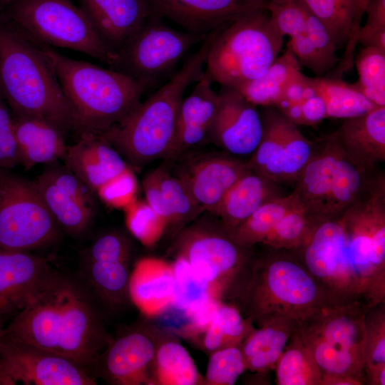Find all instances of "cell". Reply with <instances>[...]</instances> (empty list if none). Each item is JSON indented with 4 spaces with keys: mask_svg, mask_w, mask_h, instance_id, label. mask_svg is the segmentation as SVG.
<instances>
[{
    "mask_svg": "<svg viewBox=\"0 0 385 385\" xmlns=\"http://www.w3.org/2000/svg\"><path fill=\"white\" fill-rule=\"evenodd\" d=\"M292 251L321 288L326 304L371 309L384 302V173H376L352 205L317 225Z\"/></svg>",
    "mask_w": 385,
    "mask_h": 385,
    "instance_id": "6da1fadb",
    "label": "cell"
},
{
    "mask_svg": "<svg viewBox=\"0 0 385 385\" xmlns=\"http://www.w3.org/2000/svg\"><path fill=\"white\" fill-rule=\"evenodd\" d=\"M96 298L81 278L55 271L4 327V337L91 367L112 341Z\"/></svg>",
    "mask_w": 385,
    "mask_h": 385,
    "instance_id": "7a4b0ae2",
    "label": "cell"
},
{
    "mask_svg": "<svg viewBox=\"0 0 385 385\" xmlns=\"http://www.w3.org/2000/svg\"><path fill=\"white\" fill-rule=\"evenodd\" d=\"M267 247L252 253L227 295L258 326L277 317L300 322L326 304L323 292L293 251Z\"/></svg>",
    "mask_w": 385,
    "mask_h": 385,
    "instance_id": "3957f363",
    "label": "cell"
},
{
    "mask_svg": "<svg viewBox=\"0 0 385 385\" xmlns=\"http://www.w3.org/2000/svg\"><path fill=\"white\" fill-rule=\"evenodd\" d=\"M0 93L12 114L46 120L64 135L75 118L41 43L0 18Z\"/></svg>",
    "mask_w": 385,
    "mask_h": 385,
    "instance_id": "277c9868",
    "label": "cell"
},
{
    "mask_svg": "<svg viewBox=\"0 0 385 385\" xmlns=\"http://www.w3.org/2000/svg\"><path fill=\"white\" fill-rule=\"evenodd\" d=\"M219 29L207 35L199 49L166 83L140 101L120 122L99 133L133 169L165 158L173 140L183 93L204 76L207 56Z\"/></svg>",
    "mask_w": 385,
    "mask_h": 385,
    "instance_id": "5b68a950",
    "label": "cell"
},
{
    "mask_svg": "<svg viewBox=\"0 0 385 385\" xmlns=\"http://www.w3.org/2000/svg\"><path fill=\"white\" fill-rule=\"evenodd\" d=\"M75 118V129L102 133L130 113L145 91L133 78L66 56L42 44Z\"/></svg>",
    "mask_w": 385,
    "mask_h": 385,
    "instance_id": "8992f818",
    "label": "cell"
},
{
    "mask_svg": "<svg viewBox=\"0 0 385 385\" xmlns=\"http://www.w3.org/2000/svg\"><path fill=\"white\" fill-rule=\"evenodd\" d=\"M361 305L325 304L298 322L295 333L310 351L322 385L365 384L366 316Z\"/></svg>",
    "mask_w": 385,
    "mask_h": 385,
    "instance_id": "52a82bcc",
    "label": "cell"
},
{
    "mask_svg": "<svg viewBox=\"0 0 385 385\" xmlns=\"http://www.w3.org/2000/svg\"><path fill=\"white\" fill-rule=\"evenodd\" d=\"M376 172L354 163L334 132L314 142L312 154L292 194L297 207L317 225L337 217L352 205Z\"/></svg>",
    "mask_w": 385,
    "mask_h": 385,
    "instance_id": "ba28073f",
    "label": "cell"
},
{
    "mask_svg": "<svg viewBox=\"0 0 385 385\" xmlns=\"http://www.w3.org/2000/svg\"><path fill=\"white\" fill-rule=\"evenodd\" d=\"M264 10H250L217 34L205 61L212 82L237 89L261 76L278 57L284 36Z\"/></svg>",
    "mask_w": 385,
    "mask_h": 385,
    "instance_id": "9c48e42d",
    "label": "cell"
},
{
    "mask_svg": "<svg viewBox=\"0 0 385 385\" xmlns=\"http://www.w3.org/2000/svg\"><path fill=\"white\" fill-rule=\"evenodd\" d=\"M4 16L40 43L83 53L109 67L116 61L73 0H9Z\"/></svg>",
    "mask_w": 385,
    "mask_h": 385,
    "instance_id": "30bf717a",
    "label": "cell"
},
{
    "mask_svg": "<svg viewBox=\"0 0 385 385\" xmlns=\"http://www.w3.org/2000/svg\"><path fill=\"white\" fill-rule=\"evenodd\" d=\"M61 231L34 181L0 168V248L30 252L55 242Z\"/></svg>",
    "mask_w": 385,
    "mask_h": 385,
    "instance_id": "8fae6325",
    "label": "cell"
},
{
    "mask_svg": "<svg viewBox=\"0 0 385 385\" xmlns=\"http://www.w3.org/2000/svg\"><path fill=\"white\" fill-rule=\"evenodd\" d=\"M192 222L183 227L172 247L175 256H182L195 273L206 282L215 298L227 295L235 279L252 255L221 223Z\"/></svg>",
    "mask_w": 385,
    "mask_h": 385,
    "instance_id": "7c38bea8",
    "label": "cell"
},
{
    "mask_svg": "<svg viewBox=\"0 0 385 385\" xmlns=\"http://www.w3.org/2000/svg\"><path fill=\"white\" fill-rule=\"evenodd\" d=\"M207 35L175 30L149 15L117 53L111 69L138 81L146 91L172 71L188 50Z\"/></svg>",
    "mask_w": 385,
    "mask_h": 385,
    "instance_id": "4fadbf2b",
    "label": "cell"
},
{
    "mask_svg": "<svg viewBox=\"0 0 385 385\" xmlns=\"http://www.w3.org/2000/svg\"><path fill=\"white\" fill-rule=\"evenodd\" d=\"M261 118V140L246 162L247 168L276 184L294 183L310 159L314 142L279 111L267 110Z\"/></svg>",
    "mask_w": 385,
    "mask_h": 385,
    "instance_id": "5bb4252c",
    "label": "cell"
},
{
    "mask_svg": "<svg viewBox=\"0 0 385 385\" xmlns=\"http://www.w3.org/2000/svg\"><path fill=\"white\" fill-rule=\"evenodd\" d=\"M93 385L88 369L74 361L2 337L0 342V385Z\"/></svg>",
    "mask_w": 385,
    "mask_h": 385,
    "instance_id": "9a60e30c",
    "label": "cell"
},
{
    "mask_svg": "<svg viewBox=\"0 0 385 385\" xmlns=\"http://www.w3.org/2000/svg\"><path fill=\"white\" fill-rule=\"evenodd\" d=\"M38 193L61 230L83 234L95 213V194L65 164L48 163L34 181Z\"/></svg>",
    "mask_w": 385,
    "mask_h": 385,
    "instance_id": "2e32d148",
    "label": "cell"
},
{
    "mask_svg": "<svg viewBox=\"0 0 385 385\" xmlns=\"http://www.w3.org/2000/svg\"><path fill=\"white\" fill-rule=\"evenodd\" d=\"M130 256L129 242L113 233L97 237L83 255L81 278L96 299L111 308L129 299Z\"/></svg>",
    "mask_w": 385,
    "mask_h": 385,
    "instance_id": "e0dca14e",
    "label": "cell"
},
{
    "mask_svg": "<svg viewBox=\"0 0 385 385\" xmlns=\"http://www.w3.org/2000/svg\"><path fill=\"white\" fill-rule=\"evenodd\" d=\"M207 140L235 155H252L261 140L262 122L254 104L237 89L221 86Z\"/></svg>",
    "mask_w": 385,
    "mask_h": 385,
    "instance_id": "ac0fdd59",
    "label": "cell"
},
{
    "mask_svg": "<svg viewBox=\"0 0 385 385\" xmlns=\"http://www.w3.org/2000/svg\"><path fill=\"white\" fill-rule=\"evenodd\" d=\"M157 346L147 332L131 330L112 339L91 367L96 375L111 384H150Z\"/></svg>",
    "mask_w": 385,
    "mask_h": 385,
    "instance_id": "d6986e66",
    "label": "cell"
},
{
    "mask_svg": "<svg viewBox=\"0 0 385 385\" xmlns=\"http://www.w3.org/2000/svg\"><path fill=\"white\" fill-rule=\"evenodd\" d=\"M248 170L246 163L238 159L207 155L188 163L176 176L202 210L215 215L227 192Z\"/></svg>",
    "mask_w": 385,
    "mask_h": 385,
    "instance_id": "ffe728a7",
    "label": "cell"
},
{
    "mask_svg": "<svg viewBox=\"0 0 385 385\" xmlns=\"http://www.w3.org/2000/svg\"><path fill=\"white\" fill-rule=\"evenodd\" d=\"M55 271L42 256L0 248V312L21 309Z\"/></svg>",
    "mask_w": 385,
    "mask_h": 385,
    "instance_id": "44dd1931",
    "label": "cell"
},
{
    "mask_svg": "<svg viewBox=\"0 0 385 385\" xmlns=\"http://www.w3.org/2000/svg\"><path fill=\"white\" fill-rule=\"evenodd\" d=\"M150 15L173 21L185 31L207 35L254 9L245 0H146Z\"/></svg>",
    "mask_w": 385,
    "mask_h": 385,
    "instance_id": "7402d4cb",
    "label": "cell"
},
{
    "mask_svg": "<svg viewBox=\"0 0 385 385\" xmlns=\"http://www.w3.org/2000/svg\"><path fill=\"white\" fill-rule=\"evenodd\" d=\"M103 43L117 54L150 15L146 0H77Z\"/></svg>",
    "mask_w": 385,
    "mask_h": 385,
    "instance_id": "603a6c76",
    "label": "cell"
},
{
    "mask_svg": "<svg viewBox=\"0 0 385 385\" xmlns=\"http://www.w3.org/2000/svg\"><path fill=\"white\" fill-rule=\"evenodd\" d=\"M212 83L205 72L190 93L183 98L173 140L164 159L174 160L190 148L207 140L218 104V95L212 87Z\"/></svg>",
    "mask_w": 385,
    "mask_h": 385,
    "instance_id": "cb8c5ba5",
    "label": "cell"
},
{
    "mask_svg": "<svg viewBox=\"0 0 385 385\" xmlns=\"http://www.w3.org/2000/svg\"><path fill=\"white\" fill-rule=\"evenodd\" d=\"M64 164L95 192L130 166L99 133H82L77 143L67 146Z\"/></svg>",
    "mask_w": 385,
    "mask_h": 385,
    "instance_id": "d4e9b609",
    "label": "cell"
},
{
    "mask_svg": "<svg viewBox=\"0 0 385 385\" xmlns=\"http://www.w3.org/2000/svg\"><path fill=\"white\" fill-rule=\"evenodd\" d=\"M349 158L368 171L385 161V106L344 119L335 131Z\"/></svg>",
    "mask_w": 385,
    "mask_h": 385,
    "instance_id": "484cf974",
    "label": "cell"
},
{
    "mask_svg": "<svg viewBox=\"0 0 385 385\" xmlns=\"http://www.w3.org/2000/svg\"><path fill=\"white\" fill-rule=\"evenodd\" d=\"M128 294L140 312L152 317L164 313L173 302L172 262L144 257L130 271Z\"/></svg>",
    "mask_w": 385,
    "mask_h": 385,
    "instance_id": "4316f807",
    "label": "cell"
},
{
    "mask_svg": "<svg viewBox=\"0 0 385 385\" xmlns=\"http://www.w3.org/2000/svg\"><path fill=\"white\" fill-rule=\"evenodd\" d=\"M12 118L19 165L29 170L38 164L63 160L68 145L58 128L34 117L12 114Z\"/></svg>",
    "mask_w": 385,
    "mask_h": 385,
    "instance_id": "83f0119b",
    "label": "cell"
},
{
    "mask_svg": "<svg viewBox=\"0 0 385 385\" xmlns=\"http://www.w3.org/2000/svg\"><path fill=\"white\" fill-rule=\"evenodd\" d=\"M276 183L251 170L229 190L215 216L230 230L269 200L280 196Z\"/></svg>",
    "mask_w": 385,
    "mask_h": 385,
    "instance_id": "f1b7e54d",
    "label": "cell"
},
{
    "mask_svg": "<svg viewBox=\"0 0 385 385\" xmlns=\"http://www.w3.org/2000/svg\"><path fill=\"white\" fill-rule=\"evenodd\" d=\"M297 323L277 317L251 331L240 344L246 369L262 371L275 365Z\"/></svg>",
    "mask_w": 385,
    "mask_h": 385,
    "instance_id": "f546056e",
    "label": "cell"
},
{
    "mask_svg": "<svg viewBox=\"0 0 385 385\" xmlns=\"http://www.w3.org/2000/svg\"><path fill=\"white\" fill-rule=\"evenodd\" d=\"M288 48L298 62L317 76L337 66V46L324 24L308 9L304 31L292 37Z\"/></svg>",
    "mask_w": 385,
    "mask_h": 385,
    "instance_id": "4dcf8cb0",
    "label": "cell"
},
{
    "mask_svg": "<svg viewBox=\"0 0 385 385\" xmlns=\"http://www.w3.org/2000/svg\"><path fill=\"white\" fill-rule=\"evenodd\" d=\"M203 384L192 358L179 342L167 341L157 346L150 369V384Z\"/></svg>",
    "mask_w": 385,
    "mask_h": 385,
    "instance_id": "1f68e13d",
    "label": "cell"
},
{
    "mask_svg": "<svg viewBox=\"0 0 385 385\" xmlns=\"http://www.w3.org/2000/svg\"><path fill=\"white\" fill-rule=\"evenodd\" d=\"M299 66L294 53L287 48L261 76L237 90L255 106H275L280 100L286 83L300 71Z\"/></svg>",
    "mask_w": 385,
    "mask_h": 385,
    "instance_id": "d6a6232c",
    "label": "cell"
},
{
    "mask_svg": "<svg viewBox=\"0 0 385 385\" xmlns=\"http://www.w3.org/2000/svg\"><path fill=\"white\" fill-rule=\"evenodd\" d=\"M297 207L292 192L286 196H278L263 204L248 218L227 231L239 245L252 247L256 244H262L282 217Z\"/></svg>",
    "mask_w": 385,
    "mask_h": 385,
    "instance_id": "836d02e7",
    "label": "cell"
},
{
    "mask_svg": "<svg viewBox=\"0 0 385 385\" xmlns=\"http://www.w3.org/2000/svg\"><path fill=\"white\" fill-rule=\"evenodd\" d=\"M313 82L317 94L326 105L328 118H354L378 107L352 83H347L339 78H313Z\"/></svg>",
    "mask_w": 385,
    "mask_h": 385,
    "instance_id": "e575fe53",
    "label": "cell"
},
{
    "mask_svg": "<svg viewBox=\"0 0 385 385\" xmlns=\"http://www.w3.org/2000/svg\"><path fill=\"white\" fill-rule=\"evenodd\" d=\"M275 367L278 385H322L319 369L295 331L277 361Z\"/></svg>",
    "mask_w": 385,
    "mask_h": 385,
    "instance_id": "d590c367",
    "label": "cell"
},
{
    "mask_svg": "<svg viewBox=\"0 0 385 385\" xmlns=\"http://www.w3.org/2000/svg\"><path fill=\"white\" fill-rule=\"evenodd\" d=\"M253 329L251 322L244 319L235 304L221 302L211 323L202 334V348L210 354L222 347L240 345Z\"/></svg>",
    "mask_w": 385,
    "mask_h": 385,
    "instance_id": "8d00e7d4",
    "label": "cell"
},
{
    "mask_svg": "<svg viewBox=\"0 0 385 385\" xmlns=\"http://www.w3.org/2000/svg\"><path fill=\"white\" fill-rule=\"evenodd\" d=\"M159 188L170 215V224L186 225L204 211L197 204L185 183L164 168L155 169Z\"/></svg>",
    "mask_w": 385,
    "mask_h": 385,
    "instance_id": "74e56055",
    "label": "cell"
},
{
    "mask_svg": "<svg viewBox=\"0 0 385 385\" xmlns=\"http://www.w3.org/2000/svg\"><path fill=\"white\" fill-rule=\"evenodd\" d=\"M356 66L359 80L354 87L375 106H385V51L364 47L356 56Z\"/></svg>",
    "mask_w": 385,
    "mask_h": 385,
    "instance_id": "f35d334b",
    "label": "cell"
},
{
    "mask_svg": "<svg viewBox=\"0 0 385 385\" xmlns=\"http://www.w3.org/2000/svg\"><path fill=\"white\" fill-rule=\"evenodd\" d=\"M172 266L173 307L186 312L209 298H215L210 285L195 273L183 257L175 256Z\"/></svg>",
    "mask_w": 385,
    "mask_h": 385,
    "instance_id": "ab89813d",
    "label": "cell"
},
{
    "mask_svg": "<svg viewBox=\"0 0 385 385\" xmlns=\"http://www.w3.org/2000/svg\"><path fill=\"white\" fill-rule=\"evenodd\" d=\"M317 225L298 207L285 214L262 242L276 249L293 250L301 247Z\"/></svg>",
    "mask_w": 385,
    "mask_h": 385,
    "instance_id": "60d3db41",
    "label": "cell"
},
{
    "mask_svg": "<svg viewBox=\"0 0 385 385\" xmlns=\"http://www.w3.org/2000/svg\"><path fill=\"white\" fill-rule=\"evenodd\" d=\"M124 210L128 230L144 246L155 245L168 225V222L157 214L145 200L135 199Z\"/></svg>",
    "mask_w": 385,
    "mask_h": 385,
    "instance_id": "b9f144b4",
    "label": "cell"
},
{
    "mask_svg": "<svg viewBox=\"0 0 385 385\" xmlns=\"http://www.w3.org/2000/svg\"><path fill=\"white\" fill-rule=\"evenodd\" d=\"M246 370L240 345H232L210 353L203 384L232 385Z\"/></svg>",
    "mask_w": 385,
    "mask_h": 385,
    "instance_id": "7bdbcfd3",
    "label": "cell"
},
{
    "mask_svg": "<svg viewBox=\"0 0 385 385\" xmlns=\"http://www.w3.org/2000/svg\"><path fill=\"white\" fill-rule=\"evenodd\" d=\"M265 8L283 36L292 37L304 31L308 9L303 0H267Z\"/></svg>",
    "mask_w": 385,
    "mask_h": 385,
    "instance_id": "ee69618b",
    "label": "cell"
},
{
    "mask_svg": "<svg viewBox=\"0 0 385 385\" xmlns=\"http://www.w3.org/2000/svg\"><path fill=\"white\" fill-rule=\"evenodd\" d=\"M366 324L364 374L368 371L385 366L384 302L367 312Z\"/></svg>",
    "mask_w": 385,
    "mask_h": 385,
    "instance_id": "f6af8a7d",
    "label": "cell"
},
{
    "mask_svg": "<svg viewBox=\"0 0 385 385\" xmlns=\"http://www.w3.org/2000/svg\"><path fill=\"white\" fill-rule=\"evenodd\" d=\"M130 167L118 174L96 191V194L106 205L125 209L135 200L138 183Z\"/></svg>",
    "mask_w": 385,
    "mask_h": 385,
    "instance_id": "bcb514c9",
    "label": "cell"
},
{
    "mask_svg": "<svg viewBox=\"0 0 385 385\" xmlns=\"http://www.w3.org/2000/svg\"><path fill=\"white\" fill-rule=\"evenodd\" d=\"M309 11L329 33L337 48L345 46L351 28L332 0H303Z\"/></svg>",
    "mask_w": 385,
    "mask_h": 385,
    "instance_id": "7dc6e473",
    "label": "cell"
},
{
    "mask_svg": "<svg viewBox=\"0 0 385 385\" xmlns=\"http://www.w3.org/2000/svg\"><path fill=\"white\" fill-rule=\"evenodd\" d=\"M19 165L11 110L0 93V168L12 169Z\"/></svg>",
    "mask_w": 385,
    "mask_h": 385,
    "instance_id": "c3c4849f",
    "label": "cell"
},
{
    "mask_svg": "<svg viewBox=\"0 0 385 385\" xmlns=\"http://www.w3.org/2000/svg\"><path fill=\"white\" fill-rule=\"evenodd\" d=\"M278 111L295 125H313L328 118L326 105L317 93L300 103Z\"/></svg>",
    "mask_w": 385,
    "mask_h": 385,
    "instance_id": "681fc988",
    "label": "cell"
},
{
    "mask_svg": "<svg viewBox=\"0 0 385 385\" xmlns=\"http://www.w3.org/2000/svg\"><path fill=\"white\" fill-rule=\"evenodd\" d=\"M369 0H354L352 24L349 38L345 45L342 58H340L337 69L341 73L348 72L354 65V51L356 45V36L359 31L361 19Z\"/></svg>",
    "mask_w": 385,
    "mask_h": 385,
    "instance_id": "f907efd6",
    "label": "cell"
},
{
    "mask_svg": "<svg viewBox=\"0 0 385 385\" xmlns=\"http://www.w3.org/2000/svg\"><path fill=\"white\" fill-rule=\"evenodd\" d=\"M221 302L220 299L211 297L185 312L190 321L186 329L190 335L202 334L206 330Z\"/></svg>",
    "mask_w": 385,
    "mask_h": 385,
    "instance_id": "816d5d0a",
    "label": "cell"
},
{
    "mask_svg": "<svg viewBox=\"0 0 385 385\" xmlns=\"http://www.w3.org/2000/svg\"><path fill=\"white\" fill-rule=\"evenodd\" d=\"M143 188L146 202L157 214L165 219L168 225H170L171 222L170 215L165 204L159 188L155 170L149 173L144 178L143 180Z\"/></svg>",
    "mask_w": 385,
    "mask_h": 385,
    "instance_id": "f5cc1de1",
    "label": "cell"
},
{
    "mask_svg": "<svg viewBox=\"0 0 385 385\" xmlns=\"http://www.w3.org/2000/svg\"><path fill=\"white\" fill-rule=\"evenodd\" d=\"M356 43L364 47H373L385 51V27L361 26L356 36Z\"/></svg>",
    "mask_w": 385,
    "mask_h": 385,
    "instance_id": "db71d44e",
    "label": "cell"
},
{
    "mask_svg": "<svg viewBox=\"0 0 385 385\" xmlns=\"http://www.w3.org/2000/svg\"><path fill=\"white\" fill-rule=\"evenodd\" d=\"M364 13L366 25L385 27V0H369Z\"/></svg>",
    "mask_w": 385,
    "mask_h": 385,
    "instance_id": "11a10c76",
    "label": "cell"
},
{
    "mask_svg": "<svg viewBox=\"0 0 385 385\" xmlns=\"http://www.w3.org/2000/svg\"><path fill=\"white\" fill-rule=\"evenodd\" d=\"M339 11L341 12L343 18L346 22L351 28L353 12H354V0H332ZM351 31V30H350Z\"/></svg>",
    "mask_w": 385,
    "mask_h": 385,
    "instance_id": "9f6ffc18",
    "label": "cell"
},
{
    "mask_svg": "<svg viewBox=\"0 0 385 385\" xmlns=\"http://www.w3.org/2000/svg\"><path fill=\"white\" fill-rule=\"evenodd\" d=\"M245 2L254 9H264L267 0H245Z\"/></svg>",
    "mask_w": 385,
    "mask_h": 385,
    "instance_id": "6f0895ef",
    "label": "cell"
},
{
    "mask_svg": "<svg viewBox=\"0 0 385 385\" xmlns=\"http://www.w3.org/2000/svg\"><path fill=\"white\" fill-rule=\"evenodd\" d=\"M9 1V0H0V18L4 15Z\"/></svg>",
    "mask_w": 385,
    "mask_h": 385,
    "instance_id": "680465c9",
    "label": "cell"
},
{
    "mask_svg": "<svg viewBox=\"0 0 385 385\" xmlns=\"http://www.w3.org/2000/svg\"><path fill=\"white\" fill-rule=\"evenodd\" d=\"M3 314L0 312V342L2 339V337L4 335V321H3Z\"/></svg>",
    "mask_w": 385,
    "mask_h": 385,
    "instance_id": "91938a15",
    "label": "cell"
}]
</instances>
